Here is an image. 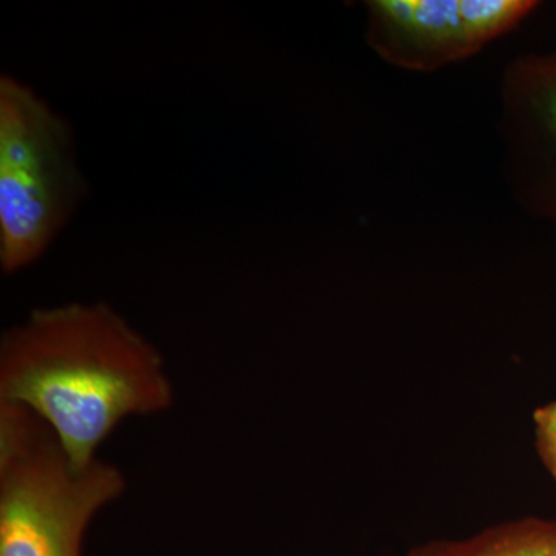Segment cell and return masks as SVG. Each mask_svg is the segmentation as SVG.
Listing matches in <instances>:
<instances>
[{"label": "cell", "mask_w": 556, "mask_h": 556, "mask_svg": "<svg viewBox=\"0 0 556 556\" xmlns=\"http://www.w3.org/2000/svg\"><path fill=\"white\" fill-rule=\"evenodd\" d=\"M503 137L514 166L546 160L556 169V53L526 54L504 70ZM556 218V204L551 211Z\"/></svg>", "instance_id": "obj_5"}, {"label": "cell", "mask_w": 556, "mask_h": 556, "mask_svg": "<svg viewBox=\"0 0 556 556\" xmlns=\"http://www.w3.org/2000/svg\"><path fill=\"white\" fill-rule=\"evenodd\" d=\"M536 448L544 467L547 468L548 473H551V477L556 482V439L536 441Z\"/></svg>", "instance_id": "obj_8"}, {"label": "cell", "mask_w": 556, "mask_h": 556, "mask_svg": "<svg viewBox=\"0 0 556 556\" xmlns=\"http://www.w3.org/2000/svg\"><path fill=\"white\" fill-rule=\"evenodd\" d=\"M556 219V218H555Z\"/></svg>", "instance_id": "obj_9"}, {"label": "cell", "mask_w": 556, "mask_h": 556, "mask_svg": "<svg viewBox=\"0 0 556 556\" xmlns=\"http://www.w3.org/2000/svg\"><path fill=\"white\" fill-rule=\"evenodd\" d=\"M126 489L118 467L73 466L35 413L0 402V556H83L90 522Z\"/></svg>", "instance_id": "obj_2"}, {"label": "cell", "mask_w": 556, "mask_h": 556, "mask_svg": "<svg viewBox=\"0 0 556 556\" xmlns=\"http://www.w3.org/2000/svg\"><path fill=\"white\" fill-rule=\"evenodd\" d=\"M365 38L380 60L431 73L466 61L514 30L536 9L532 0H372Z\"/></svg>", "instance_id": "obj_4"}, {"label": "cell", "mask_w": 556, "mask_h": 556, "mask_svg": "<svg viewBox=\"0 0 556 556\" xmlns=\"http://www.w3.org/2000/svg\"><path fill=\"white\" fill-rule=\"evenodd\" d=\"M405 556H556V519H510L471 536L427 541Z\"/></svg>", "instance_id": "obj_6"}, {"label": "cell", "mask_w": 556, "mask_h": 556, "mask_svg": "<svg viewBox=\"0 0 556 556\" xmlns=\"http://www.w3.org/2000/svg\"><path fill=\"white\" fill-rule=\"evenodd\" d=\"M86 179L68 121L31 87L0 79V265L38 262L75 214Z\"/></svg>", "instance_id": "obj_3"}, {"label": "cell", "mask_w": 556, "mask_h": 556, "mask_svg": "<svg viewBox=\"0 0 556 556\" xmlns=\"http://www.w3.org/2000/svg\"><path fill=\"white\" fill-rule=\"evenodd\" d=\"M174 401L159 348L108 303L35 309L0 340V402L35 413L75 467L97 460L124 420Z\"/></svg>", "instance_id": "obj_1"}, {"label": "cell", "mask_w": 556, "mask_h": 556, "mask_svg": "<svg viewBox=\"0 0 556 556\" xmlns=\"http://www.w3.org/2000/svg\"><path fill=\"white\" fill-rule=\"evenodd\" d=\"M533 422H535L536 441L556 439V401L538 407L533 413Z\"/></svg>", "instance_id": "obj_7"}]
</instances>
